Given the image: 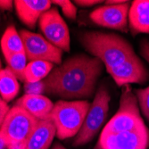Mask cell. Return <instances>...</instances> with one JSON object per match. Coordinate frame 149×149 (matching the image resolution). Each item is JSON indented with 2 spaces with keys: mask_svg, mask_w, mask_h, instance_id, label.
I'll list each match as a JSON object with an SVG mask.
<instances>
[{
  "mask_svg": "<svg viewBox=\"0 0 149 149\" xmlns=\"http://www.w3.org/2000/svg\"><path fill=\"white\" fill-rule=\"evenodd\" d=\"M149 129L130 85L123 88L116 113L104 125L95 149H147Z\"/></svg>",
  "mask_w": 149,
  "mask_h": 149,
  "instance_id": "cell-1",
  "label": "cell"
},
{
  "mask_svg": "<svg viewBox=\"0 0 149 149\" xmlns=\"http://www.w3.org/2000/svg\"><path fill=\"white\" fill-rule=\"evenodd\" d=\"M103 67L96 57L73 56L55 67L43 80L46 93L68 100L88 98L95 93Z\"/></svg>",
  "mask_w": 149,
  "mask_h": 149,
  "instance_id": "cell-2",
  "label": "cell"
},
{
  "mask_svg": "<svg viewBox=\"0 0 149 149\" xmlns=\"http://www.w3.org/2000/svg\"><path fill=\"white\" fill-rule=\"evenodd\" d=\"M79 41L93 57L102 62L106 69L136 56L128 40L115 33L87 31L79 35Z\"/></svg>",
  "mask_w": 149,
  "mask_h": 149,
  "instance_id": "cell-3",
  "label": "cell"
},
{
  "mask_svg": "<svg viewBox=\"0 0 149 149\" xmlns=\"http://www.w3.org/2000/svg\"><path fill=\"white\" fill-rule=\"evenodd\" d=\"M91 104L87 100H60L54 104L49 119L53 120L59 139L75 137L82 127Z\"/></svg>",
  "mask_w": 149,
  "mask_h": 149,
  "instance_id": "cell-4",
  "label": "cell"
},
{
  "mask_svg": "<svg viewBox=\"0 0 149 149\" xmlns=\"http://www.w3.org/2000/svg\"><path fill=\"white\" fill-rule=\"evenodd\" d=\"M38 120L23 108L15 104L10 108L0 128V141L7 149H21Z\"/></svg>",
  "mask_w": 149,
  "mask_h": 149,
  "instance_id": "cell-5",
  "label": "cell"
},
{
  "mask_svg": "<svg viewBox=\"0 0 149 149\" xmlns=\"http://www.w3.org/2000/svg\"><path fill=\"white\" fill-rule=\"evenodd\" d=\"M110 101L111 96L106 88L100 87L95 95L82 127L75 136L74 146L89 143L98 133L107 117Z\"/></svg>",
  "mask_w": 149,
  "mask_h": 149,
  "instance_id": "cell-6",
  "label": "cell"
},
{
  "mask_svg": "<svg viewBox=\"0 0 149 149\" xmlns=\"http://www.w3.org/2000/svg\"><path fill=\"white\" fill-rule=\"evenodd\" d=\"M27 59L32 61H46L56 64L62 63L63 51L51 44L40 34L22 30L20 32Z\"/></svg>",
  "mask_w": 149,
  "mask_h": 149,
  "instance_id": "cell-7",
  "label": "cell"
},
{
  "mask_svg": "<svg viewBox=\"0 0 149 149\" xmlns=\"http://www.w3.org/2000/svg\"><path fill=\"white\" fill-rule=\"evenodd\" d=\"M39 28L48 41L63 52L71 49V37L68 26L57 8H50L40 16Z\"/></svg>",
  "mask_w": 149,
  "mask_h": 149,
  "instance_id": "cell-8",
  "label": "cell"
},
{
  "mask_svg": "<svg viewBox=\"0 0 149 149\" xmlns=\"http://www.w3.org/2000/svg\"><path fill=\"white\" fill-rule=\"evenodd\" d=\"M130 6L129 1L120 5H104L93 10L89 17L94 23L104 28L128 32Z\"/></svg>",
  "mask_w": 149,
  "mask_h": 149,
  "instance_id": "cell-9",
  "label": "cell"
},
{
  "mask_svg": "<svg viewBox=\"0 0 149 149\" xmlns=\"http://www.w3.org/2000/svg\"><path fill=\"white\" fill-rule=\"evenodd\" d=\"M106 71L119 87L131 83L143 84L149 77L146 65L137 55L117 66L107 68Z\"/></svg>",
  "mask_w": 149,
  "mask_h": 149,
  "instance_id": "cell-10",
  "label": "cell"
},
{
  "mask_svg": "<svg viewBox=\"0 0 149 149\" xmlns=\"http://www.w3.org/2000/svg\"><path fill=\"white\" fill-rule=\"evenodd\" d=\"M19 19L29 28L33 29L40 16L51 8L48 0H15L13 1Z\"/></svg>",
  "mask_w": 149,
  "mask_h": 149,
  "instance_id": "cell-11",
  "label": "cell"
},
{
  "mask_svg": "<svg viewBox=\"0 0 149 149\" xmlns=\"http://www.w3.org/2000/svg\"><path fill=\"white\" fill-rule=\"evenodd\" d=\"M56 135V126L51 119L39 120L30 138L21 149H49Z\"/></svg>",
  "mask_w": 149,
  "mask_h": 149,
  "instance_id": "cell-12",
  "label": "cell"
},
{
  "mask_svg": "<svg viewBox=\"0 0 149 149\" xmlns=\"http://www.w3.org/2000/svg\"><path fill=\"white\" fill-rule=\"evenodd\" d=\"M128 22L133 36L149 34V0H135L130 4Z\"/></svg>",
  "mask_w": 149,
  "mask_h": 149,
  "instance_id": "cell-13",
  "label": "cell"
},
{
  "mask_svg": "<svg viewBox=\"0 0 149 149\" xmlns=\"http://www.w3.org/2000/svg\"><path fill=\"white\" fill-rule=\"evenodd\" d=\"M15 104L23 108L38 120H47L49 119L55 104L43 95L25 94L16 101Z\"/></svg>",
  "mask_w": 149,
  "mask_h": 149,
  "instance_id": "cell-14",
  "label": "cell"
},
{
  "mask_svg": "<svg viewBox=\"0 0 149 149\" xmlns=\"http://www.w3.org/2000/svg\"><path fill=\"white\" fill-rule=\"evenodd\" d=\"M20 91L18 79L9 67L0 71V97L6 103L12 101Z\"/></svg>",
  "mask_w": 149,
  "mask_h": 149,
  "instance_id": "cell-15",
  "label": "cell"
},
{
  "mask_svg": "<svg viewBox=\"0 0 149 149\" xmlns=\"http://www.w3.org/2000/svg\"><path fill=\"white\" fill-rule=\"evenodd\" d=\"M54 69V63L46 61H32L27 64L23 81L25 83H35L44 80Z\"/></svg>",
  "mask_w": 149,
  "mask_h": 149,
  "instance_id": "cell-16",
  "label": "cell"
},
{
  "mask_svg": "<svg viewBox=\"0 0 149 149\" xmlns=\"http://www.w3.org/2000/svg\"><path fill=\"white\" fill-rule=\"evenodd\" d=\"M1 49L5 59L13 54L24 51L22 39L13 25H10L6 28L1 38Z\"/></svg>",
  "mask_w": 149,
  "mask_h": 149,
  "instance_id": "cell-17",
  "label": "cell"
},
{
  "mask_svg": "<svg viewBox=\"0 0 149 149\" xmlns=\"http://www.w3.org/2000/svg\"><path fill=\"white\" fill-rule=\"evenodd\" d=\"M8 67L15 74L18 79L23 81V73L27 66V56L25 52L13 54L6 59Z\"/></svg>",
  "mask_w": 149,
  "mask_h": 149,
  "instance_id": "cell-18",
  "label": "cell"
},
{
  "mask_svg": "<svg viewBox=\"0 0 149 149\" xmlns=\"http://www.w3.org/2000/svg\"><path fill=\"white\" fill-rule=\"evenodd\" d=\"M136 97L142 113L149 120V87L136 90Z\"/></svg>",
  "mask_w": 149,
  "mask_h": 149,
  "instance_id": "cell-19",
  "label": "cell"
},
{
  "mask_svg": "<svg viewBox=\"0 0 149 149\" xmlns=\"http://www.w3.org/2000/svg\"><path fill=\"white\" fill-rule=\"evenodd\" d=\"M53 4L58 6L61 9L65 17L74 20L77 16V8L75 5L69 1V0H54L52 1Z\"/></svg>",
  "mask_w": 149,
  "mask_h": 149,
  "instance_id": "cell-20",
  "label": "cell"
},
{
  "mask_svg": "<svg viewBox=\"0 0 149 149\" xmlns=\"http://www.w3.org/2000/svg\"><path fill=\"white\" fill-rule=\"evenodd\" d=\"M24 91L26 95H43L46 93L45 84L43 80L35 83H25Z\"/></svg>",
  "mask_w": 149,
  "mask_h": 149,
  "instance_id": "cell-21",
  "label": "cell"
},
{
  "mask_svg": "<svg viewBox=\"0 0 149 149\" xmlns=\"http://www.w3.org/2000/svg\"><path fill=\"white\" fill-rule=\"evenodd\" d=\"M9 110H10V107L8 104L0 97V128H1Z\"/></svg>",
  "mask_w": 149,
  "mask_h": 149,
  "instance_id": "cell-22",
  "label": "cell"
},
{
  "mask_svg": "<svg viewBox=\"0 0 149 149\" xmlns=\"http://www.w3.org/2000/svg\"><path fill=\"white\" fill-rule=\"evenodd\" d=\"M139 52L142 57L149 63V41L146 39H143L140 42Z\"/></svg>",
  "mask_w": 149,
  "mask_h": 149,
  "instance_id": "cell-23",
  "label": "cell"
},
{
  "mask_svg": "<svg viewBox=\"0 0 149 149\" xmlns=\"http://www.w3.org/2000/svg\"><path fill=\"white\" fill-rule=\"evenodd\" d=\"M102 2L103 1H100V0H76L74 1V3L80 6H92L95 5H98Z\"/></svg>",
  "mask_w": 149,
  "mask_h": 149,
  "instance_id": "cell-24",
  "label": "cell"
},
{
  "mask_svg": "<svg viewBox=\"0 0 149 149\" xmlns=\"http://www.w3.org/2000/svg\"><path fill=\"white\" fill-rule=\"evenodd\" d=\"M13 6V1L11 0H0V9L4 11H11Z\"/></svg>",
  "mask_w": 149,
  "mask_h": 149,
  "instance_id": "cell-25",
  "label": "cell"
},
{
  "mask_svg": "<svg viewBox=\"0 0 149 149\" xmlns=\"http://www.w3.org/2000/svg\"><path fill=\"white\" fill-rule=\"evenodd\" d=\"M128 1H125V0H107L105 1V5H120V4H123L126 3Z\"/></svg>",
  "mask_w": 149,
  "mask_h": 149,
  "instance_id": "cell-26",
  "label": "cell"
},
{
  "mask_svg": "<svg viewBox=\"0 0 149 149\" xmlns=\"http://www.w3.org/2000/svg\"><path fill=\"white\" fill-rule=\"evenodd\" d=\"M52 149H67L65 148L63 145H61L60 143H56L55 145H54V146L52 147Z\"/></svg>",
  "mask_w": 149,
  "mask_h": 149,
  "instance_id": "cell-27",
  "label": "cell"
},
{
  "mask_svg": "<svg viewBox=\"0 0 149 149\" xmlns=\"http://www.w3.org/2000/svg\"><path fill=\"white\" fill-rule=\"evenodd\" d=\"M2 70V63H1V60H0V71Z\"/></svg>",
  "mask_w": 149,
  "mask_h": 149,
  "instance_id": "cell-28",
  "label": "cell"
},
{
  "mask_svg": "<svg viewBox=\"0 0 149 149\" xmlns=\"http://www.w3.org/2000/svg\"><path fill=\"white\" fill-rule=\"evenodd\" d=\"M0 149H1V148H0Z\"/></svg>",
  "mask_w": 149,
  "mask_h": 149,
  "instance_id": "cell-29",
  "label": "cell"
}]
</instances>
